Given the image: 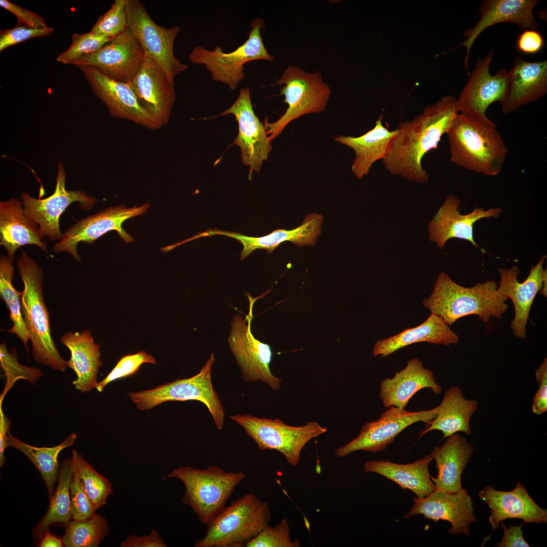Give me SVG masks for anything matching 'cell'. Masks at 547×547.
<instances>
[{
  "label": "cell",
  "instance_id": "1",
  "mask_svg": "<svg viewBox=\"0 0 547 547\" xmlns=\"http://www.w3.org/2000/svg\"><path fill=\"white\" fill-rule=\"evenodd\" d=\"M458 113L457 99L448 95L426 106L413 120L401 123L382 161L385 169L409 181L427 182L428 175L422 167V159L437 148Z\"/></svg>",
  "mask_w": 547,
  "mask_h": 547
},
{
  "label": "cell",
  "instance_id": "2",
  "mask_svg": "<svg viewBox=\"0 0 547 547\" xmlns=\"http://www.w3.org/2000/svg\"><path fill=\"white\" fill-rule=\"evenodd\" d=\"M447 135L453 163L488 176L501 172L508 149L492 121L458 113Z\"/></svg>",
  "mask_w": 547,
  "mask_h": 547
},
{
  "label": "cell",
  "instance_id": "3",
  "mask_svg": "<svg viewBox=\"0 0 547 547\" xmlns=\"http://www.w3.org/2000/svg\"><path fill=\"white\" fill-rule=\"evenodd\" d=\"M507 299L498 291L494 280L465 287L442 271L432 294L422 303L450 326L459 319L471 315L478 316L484 322L491 317L501 319L508 308Z\"/></svg>",
  "mask_w": 547,
  "mask_h": 547
},
{
  "label": "cell",
  "instance_id": "4",
  "mask_svg": "<svg viewBox=\"0 0 547 547\" xmlns=\"http://www.w3.org/2000/svg\"><path fill=\"white\" fill-rule=\"evenodd\" d=\"M17 266L24 285L21 310L33 358L36 363L64 372L66 361L60 355L51 335L49 313L43 294V270L24 251L17 259Z\"/></svg>",
  "mask_w": 547,
  "mask_h": 547
},
{
  "label": "cell",
  "instance_id": "5",
  "mask_svg": "<svg viewBox=\"0 0 547 547\" xmlns=\"http://www.w3.org/2000/svg\"><path fill=\"white\" fill-rule=\"evenodd\" d=\"M271 513L266 501L249 493L224 506L207 525L196 547H242L268 525Z\"/></svg>",
  "mask_w": 547,
  "mask_h": 547
},
{
  "label": "cell",
  "instance_id": "6",
  "mask_svg": "<svg viewBox=\"0 0 547 547\" xmlns=\"http://www.w3.org/2000/svg\"><path fill=\"white\" fill-rule=\"evenodd\" d=\"M245 477L243 472H227L218 466L204 470L181 466L162 480L176 478L181 481L185 487L181 501L191 507L201 523L207 525Z\"/></svg>",
  "mask_w": 547,
  "mask_h": 547
},
{
  "label": "cell",
  "instance_id": "7",
  "mask_svg": "<svg viewBox=\"0 0 547 547\" xmlns=\"http://www.w3.org/2000/svg\"><path fill=\"white\" fill-rule=\"evenodd\" d=\"M276 84L282 86L280 94L287 104L285 112L276 122L265 120L264 125L271 141L293 120L311 113L324 111L331 95L329 85L319 71L308 73L302 68L288 65Z\"/></svg>",
  "mask_w": 547,
  "mask_h": 547
},
{
  "label": "cell",
  "instance_id": "8",
  "mask_svg": "<svg viewBox=\"0 0 547 547\" xmlns=\"http://www.w3.org/2000/svg\"><path fill=\"white\" fill-rule=\"evenodd\" d=\"M264 25L262 18H254L250 23L248 38L232 51L225 52L220 46L213 50L196 46L189 55V59L193 64L203 65L213 80L235 90L245 77L244 65L246 63L255 60H274L262 40L261 30Z\"/></svg>",
  "mask_w": 547,
  "mask_h": 547
},
{
  "label": "cell",
  "instance_id": "9",
  "mask_svg": "<svg viewBox=\"0 0 547 547\" xmlns=\"http://www.w3.org/2000/svg\"><path fill=\"white\" fill-rule=\"evenodd\" d=\"M214 361L212 354L196 375L177 379L151 389L132 392L128 396L141 411L150 410L168 401H199L207 407L217 428L221 429L225 415L222 404L212 382L211 369Z\"/></svg>",
  "mask_w": 547,
  "mask_h": 547
},
{
  "label": "cell",
  "instance_id": "10",
  "mask_svg": "<svg viewBox=\"0 0 547 547\" xmlns=\"http://www.w3.org/2000/svg\"><path fill=\"white\" fill-rule=\"evenodd\" d=\"M245 430L261 450H275L281 453L287 462L295 466L300 461L302 450L311 440L327 429L315 421L302 426L286 424L279 419H268L249 414L229 417Z\"/></svg>",
  "mask_w": 547,
  "mask_h": 547
},
{
  "label": "cell",
  "instance_id": "11",
  "mask_svg": "<svg viewBox=\"0 0 547 547\" xmlns=\"http://www.w3.org/2000/svg\"><path fill=\"white\" fill-rule=\"evenodd\" d=\"M249 301V313L243 318L235 315L230 324L228 342L240 367L242 378L247 382L260 380L274 390L281 387L282 379L271 373L269 365L272 351L267 343L260 341L253 335L251 322L253 307L257 299L248 295Z\"/></svg>",
  "mask_w": 547,
  "mask_h": 547
},
{
  "label": "cell",
  "instance_id": "12",
  "mask_svg": "<svg viewBox=\"0 0 547 547\" xmlns=\"http://www.w3.org/2000/svg\"><path fill=\"white\" fill-rule=\"evenodd\" d=\"M128 26L140 42L146 55L163 69L174 83L176 75L185 71L187 65L175 55V39L180 27H165L150 17L143 4L138 0H127Z\"/></svg>",
  "mask_w": 547,
  "mask_h": 547
},
{
  "label": "cell",
  "instance_id": "13",
  "mask_svg": "<svg viewBox=\"0 0 547 547\" xmlns=\"http://www.w3.org/2000/svg\"><path fill=\"white\" fill-rule=\"evenodd\" d=\"M439 405L428 410L410 412L390 406L379 418L365 423L358 436L345 445L335 450L339 457L357 451L376 453L384 450L401 432L419 421L427 424L436 416Z\"/></svg>",
  "mask_w": 547,
  "mask_h": 547
},
{
  "label": "cell",
  "instance_id": "14",
  "mask_svg": "<svg viewBox=\"0 0 547 547\" xmlns=\"http://www.w3.org/2000/svg\"><path fill=\"white\" fill-rule=\"evenodd\" d=\"M66 173L63 164H58L56 187L53 193L44 199H35L27 192L21 194V202L26 213L37 223L44 238L60 241L63 233L60 229V216L72 203L77 202L83 209L88 210L96 202L95 198L82 190H67Z\"/></svg>",
  "mask_w": 547,
  "mask_h": 547
},
{
  "label": "cell",
  "instance_id": "15",
  "mask_svg": "<svg viewBox=\"0 0 547 547\" xmlns=\"http://www.w3.org/2000/svg\"><path fill=\"white\" fill-rule=\"evenodd\" d=\"M149 206V204L145 203L130 208L123 205L111 207L81 219L66 230L61 239L54 245L53 251L56 253L67 252L76 260L80 261L76 249L78 244H92L111 230L116 231L126 243L131 242L133 238L124 229L122 224L127 219L145 213Z\"/></svg>",
  "mask_w": 547,
  "mask_h": 547
},
{
  "label": "cell",
  "instance_id": "16",
  "mask_svg": "<svg viewBox=\"0 0 547 547\" xmlns=\"http://www.w3.org/2000/svg\"><path fill=\"white\" fill-rule=\"evenodd\" d=\"M493 49L475 64L471 75L457 99L459 113H467L485 121H489L486 110L493 103L504 101L510 88L509 71L499 69L494 75L490 73L489 66Z\"/></svg>",
  "mask_w": 547,
  "mask_h": 547
},
{
  "label": "cell",
  "instance_id": "17",
  "mask_svg": "<svg viewBox=\"0 0 547 547\" xmlns=\"http://www.w3.org/2000/svg\"><path fill=\"white\" fill-rule=\"evenodd\" d=\"M233 115L239 129L233 144L241 149L242 162L249 166L248 178L252 179L253 171H260L264 161L271 150V141L265 128L253 110L250 89L242 88L233 104L220 115Z\"/></svg>",
  "mask_w": 547,
  "mask_h": 547
},
{
  "label": "cell",
  "instance_id": "18",
  "mask_svg": "<svg viewBox=\"0 0 547 547\" xmlns=\"http://www.w3.org/2000/svg\"><path fill=\"white\" fill-rule=\"evenodd\" d=\"M145 56L140 42L128 27L101 48L84 55L73 65L92 66L113 80L129 83L140 68Z\"/></svg>",
  "mask_w": 547,
  "mask_h": 547
},
{
  "label": "cell",
  "instance_id": "19",
  "mask_svg": "<svg viewBox=\"0 0 547 547\" xmlns=\"http://www.w3.org/2000/svg\"><path fill=\"white\" fill-rule=\"evenodd\" d=\"M75 66L82 71L94 94L104 103L112 116L130 121L149 129L161 128L141 106L129 83L113 80L92 66Z\"/></svg>",
  "mask_w": 547,
  "mask_h": 547
},
{
  "label": "cell",
  "instance_id": "20",
  "mask_svg": "<svg viewBox=\"0 0 547 547\" xmlns=\"http://www.w3.org/2000/svg\"><path fill=\"white\" fill-rule=\"evenodd\" d=\"M411 510L403 518L422 515L437 522L448 521L451 525L448 532L452 535L469 536L471 524L477 521L471 496L465 489L456 492L437 489L427 497H415Z\"/></svg>",
  "mask_w": 547,
  "mask_h": 547
},
{
  "label": "cell",
  "instance_id": "21",
  "mask_svg": "<svg viewBox=\"0 0 547 547\" xmlns=\"http://www.w3.org/2000/svg\"><path fill=\"white\" fill-rule=\"evenodd\" d=\"M145 55L129 83L141 106L162 127L169 122L176 100L174 83L157 62Z\"/></svg>",
  "mask_w": 547,
  "mask_h": 547
},
{
  "label": "cell",
  "instance_id": "22",
  "mask_svg": "<svg viewBox=\"0 0 547 547\" xmlns=\"http://www.w3.org/2000/svg\"><path fill=\"white\" fill-rule=\"evenodd\" d=\"M538 0H484L479 9V20L473 27L463 31L465 40L458 47H464L466 53L464 67L470 76L468 64L472 46L478 36L486 29L499 23H515L522 29H536L538 23L533 11Z\"/></svg>",
  "mask_w": 547,
  "mask_h": 547
},
{
  "label": "cell",
  "instance_id": "23",
  "mask_svg": "<svg viewBox=\"0 0 547 547\" xmlns=\"http://www.w3.org/2000/svg\"><path fill=\"white\" fill-rule=\"evenodd\" d=\"M545 257L544 255L541 256L539 261L532 266L528 276L522 283L519 282L517 279L520 272L517 266L498 269L500 276L498 290L503 296L510 299L514 305L515 317L511 322V328L517 338L526 337V328L531 306L537 293L541 289L544 277L547 276L546 268H543Z\"/></svg>",
  "mask_w": 547,
  "mask_h": 547
},
{
  "label": "cell",
  "instance_id": "24",
  "mask_svg": "<svg viewBox=\"0 0 547 547\" xmlns=\"http://www.w3.org/2000/svg\"><path fill=\"white\" fill-rule=\"evenodd\" d=\"M323 221V215L313 213L306 215L301 224L296 228L290 230L278 229L262 237H249L240 232L210 228L198 233L193 236V239L218 235L233 238L243 245L240 259L244 260L256 249H263L270 254L279 245L287 241L300 247L313 246L321 234Z\"/></svg>",
  "mask_w": 547,
  "mask_h": 547
},
{
  "label": "cell",
  "instance_id": "25",
  "mask_svg": "<svg viewBox=\"0 0 547 547\" xmlns=\"http://www.w3.org/2000/svg\"><path fill=\"white\" fill-rule=\"evenodd\" d=\"M460 200L454 195L446 197L428 225L429 238L440 248L451 239L470 242L475 247L478 246L474 238V225L479 220L498 217L502 211L499 207L485 210L475 208L470 213L461 214L458 209Z\"/></svg>",
  "mask_w": 547,
  "mask_h": 547
},
{
  "label": "cell",
  "instance_id": "26",
  "mask_svg": "<svg viewBox=\"0 0 547 547\" xmlns=\"http://www.w3.org/2000/svg\"><path fill=\"white\" fill-rule=\"evenodd\" d=\"M479 496L491 510L489 522L493 531L498 528L500 522L507 519H521L523 524L547 523V510L536 504L519 482L509 491L487 486L479 492Z\"/></svg>",
  "mask_w": 547,
  "mask_h": 547
},
{
  "label": "cell",
  "instance_id": "27",
  "mask_svg": "<svg viewBox=\"0 0 547 547\" xmlns=\"http://www.w3.org/2000/svg\"><path fill=\"white\" fill-rule=\"evenodd\" d=\"M424 388H431L436 395L442 392L433 373L423 366L421 361L414 358L393 377L381 380L379 397L386 408L395 406L405 409L413 396Z\"/></svg>",
  "mask_w": 547,
  "mask_h": 547
},
{
  "label": "cell",
  "instance_id": "28",
  "mask_svg": "<svg viewBox=\"0 0 547 547\" xmlns=\"http://www.w3.org/2000/svg\"><path fill=\"white\" fill-rule=\"evenodd\" d=\"M37 223L26 213L21 201L12 198L0 203V244L7 256L14 258L15 253L25 245H36L44 251L47 244Z\"/></svg>",
  "mask_w": 547,
  "mask_h": 547
},
{
  "label": "cell",
  "instance_id": "29",
  "mask_svg": "<svg viewBox=\"0 0 547 547\" xmlns=\"http://www.w3.org/2000/svg\"><path fill=\"white\" fill-rule=\"evenodd\" d=\"M509 72L510 85L501 104L502 112L510 113L520 107L535 101L547 92V61L529 62L515 59Z\"/></svg>",
  "mask_w": 547,
  "mask_h": 547
},
{
  "label": "cell",
  "instance_id": "30",
  "mask_svg": "<svg viewBox=\"0 0 547 547\" xmlns=\"http://www.w3.org/2000/svg\"><path fill=\"white\" fill-rule=\"evenodd\" d=\"M61 342L69 350L70 358L66 361L67 367L76 374L72 381L76 389L82 393L95 388L97 374L102 364L99 346L90 332H68L60 338Z\"/></svg>",
  "mask_w": 547,
  "mask_h": 547
},
{
  "label": "cell",
  "instance_id": "31",
  "mask_svg": "<svg viewBox=\"0 0 547 547\" xmlns=\"http://www.w3.org/2000/svg\"><path fill=\"white\" fill-rule=\"evenodd\" d=\"M474 452V447L466 438L456 433L446 438L440 446L431 452L438 470L436 478L431 479L436 489L456 492L462 489L461 474Z\"/></svg>",
  "mask_w": 547,
  "mask_h": 547
},
{
  "label": "cell",
  "instance_id": "32",
  "mask_svg": "<svg viewBox=\"0 0 547 547\" xmlns=\"http://www.w3.org/2000/svg\"><path fill=\"white\" fill-rule=\"evenodd\" d=\"M382 116L376 121L375 126L358 137L339 135L334 140L354 150L355 157L351 171L358 179L368 174L372 165L385 158L392 140L397 134V129L389 130L383 126Z\"/></svg>",
  "mask_w": 547,
  "mask_h": 547
},
{
  "label": "cell",
  "instance_id": "33",
  "mask_svg": "<svg viewBox=\"0 0 547 547\" xmlns=\"http://www.w3.org/2000/svg\"><path fill=\"white\" fill-rule=\"evenodd\" d=\"M458 341V336L450 326L440 316L431 312L428 318L420 325L377 341L372 353L374 357L379 356L384 358L401 348L417 342H427L448 346L457 343Z\"/></svg>",
  "mask_w": 547,
  "mask_h": 547
},
{
  "label": "cell",
  "instance_id": "34",
  "mask_svg": "<svg viewBox=\"0 0 547 547\" xmlns=\"http://www.w3.org/2000/svg\"><path fill=\"white\" fill-rule=\"evenodd\" d=\"M478 408V402L467 399L458 386H452L445 391L435 417L427 424L419 437L432 431L441 432L442 439L458 432L470 435V420Z\"/></svg>",
  "mask_w": 547,
  "mask_h": 547
},
{
  "label": "cell",
  "instance_id": "35",
  "mask_svg": "<svg viewBox=\"0 0 547 547\" xmlns=\"http://www.w3.org/2000/svg\"><path fill=\"white\" fill-rule=\"evenodd\" d=\"M433 459L430 453L412 463L400 464L388 460H371L364 463L366 472L378 474L397 484L403 489H407L417 497L428 496L436 490L428 471Z\"/></svg>",
  "mask_w": 547,
  "mask_h": 547
},
{
  "label": "cell",
  "instance_id": "36",
  "mask_svg": "<svg viewBox=\"0 0 547 547\" xmlns=\"http://www.w3.org/2000/svg\"><path fill=\"white\" fill-rule=\"evenodd\" d=\"M76 435H69L60 444L53 447H38L26 444L17 439L9 432L7 446L14 447L23 453L33 464L42 476L51 498L54 492V485L58 480L59 471L58 457L63 449L71 446Z\"/></svg>",
  "mask_w": 547,
  "mask_h": 547
},
{
  "label": "cell",
  "instance_id": "37",
  "mask_svg": "<svg viewBox=\"0 0 547 547\" xmlns=\"http://www.w3.org/2000/svg\"><path fill=\"white\" fill-rule=\"evenodd\" d=\"M72 474L71 459H65L59 467L57 485L50 498L48 510L32 530L34 539H40L52 525L66 527L70 522L72 517L69 486Z\"/></svg>",
  "mask_w": 547,
  "mask_h": 547
},
{
  "label": "cell",
  "instance_id": "38",
  "mask_svg": "<svg viewBox=\"0 0 547 547\" xmlns=\"http://www.w3.org/2000/svg\"><path fill=\"white\" fill-rule=\"evenodd\" d=\"M13 261L8 256L3 255L0 258V294L9 309L10 320L13 323L12 328L5 331L18 337L28 351L29 336L22 314L21 292L17 291L12 284L14 275Z\"/></svg>",
  "mask_w": 547,
  "mask_h": 547
},
{
  "label": "cell",
  "instance_id": "39",
  "mask_svg": "<svg viewBox=\"0 0 547 547\" xmlns=\"http://www.w3.org/2000/svg\"><path fill=\"white\" fill-rule=\"evenodd\" d=\"M108 533V523L98 514L84 520L70 521L62 541L66 547H97Z\"/></svg>",
  "mask_w": 547,
  "mask_h": 547
},
{
  "label": "cell",
  "instance_id": "40",
  "mask_svg": "<svg viewBox=\"0 0 547 547\" xmlns=\"http://www.w3.org/2000/svg\"><path fill=\"white\" fill-rule=\"evenodd\" d=\"M82 487L95 510L106 503L112 491L110 482L98 473L75 450L72 452Z\"/></svg>",
  "mask_w": 547,
  "mask_h": 547
},
{
  "label": "cell",
  "instance_id": "41",
  "mask_svg": "<svg viewBox=\"0 0 547 547\" xmlns=\"http://www.w3.org/2000/svg\"><path fill=\"white\" fill-rule=\"evenodd\" d=\"M0 363L6 378L5 386L1 395L0 400H3L8 391L19 379H24L34 383L43 376L41 369L21 364L18 361V355L15 348L10 351L7 349L5 342L0 345Z\"/></svg>",
  "mask_w": 547,
  "mask_h": 547
},
{
  "label": "cell",
  "instance_id": "42",
  "mask_svg": "<svg viewBox=\"0 0 547 547\" xmlns=\"http://www.w3.org/2000/svg\"><path fill=\"white\" fill-rule=\"evenodd\" d=\"M114 38L97 35L91 31L82 34L74 33L70 46L58 55L56 60L64 64H73L82 57L100 49Z\"/></svg>",
  "mask_w": 547,
  "mask_h": 547
},
{
  "label": "cell",
  "instance_id": "43",
  "mask_svg": "<svg viewBox=\"0 0 547 547\" xmlns=\"http://www.w3.org/2000/svg\"><path fill=\"white\" fill-rule=\"evenodd\" d=\"M127 0H115L110 9L99 16L90 31L97 35L115 37L128 27Z\"/></svg>",
  "mask_w": 547,
  "mask_h": 547
},
{
  "label": "cell",
  "instance_id": "44",
  "mask_svg": "<svg viewBox=\"0 0 547 547\" xmlns=\"http://www.w3.org/2000/svg\"><path fill=\"white\" fill-rule=\"evenodd\" d=\"M290 528L287 519L283 518L275 527L268 525L263 528L255 537L247 542V547H299V540L292 539L290 536Z\"/></svg>",
  "mask_w": 547,
  "mask_h": 547
},
{
  "label": "cell",
  "instance_id": "45",
  "mask_svg": "<svg viewBox=\"0 0 547 547\" xmlns=\"http://www.w3.org/2000/svg\"><path fill=\"white\" fill-rule=\"evenodd\" d=\"M156 363L154 357L145 351H140L134 354L125 356L118 361L106 376L98 382L95 388L98 392H102L110 382L136 373L142 365L155 364Z\"/></svg>",
  "mask_w": 547,
  "mask_h": 547
},
{
  "label": "cell",
  "instance_id": "46",
  "mask_svg": "<svg viewBox=\"0 0 547 547\" xmlns=\"http://www.w3.org/2000/svg\"><path fill=\"white\" fill-rule=\"evenodd\" d=\"M71 459L73 474L69 490L72 517L73 520H84L96 514V510L82 487L75 462Z\"/></svg>",
  "mask_w": 547,
  "mask_h": 547
},
{
  "label": "cell",
  "instance_id": "47",
  "mask_svg": "<svg viewBox=\"0 0 547 547\" xmlns=\"http://www.w3.org/2000/svg\"><path fill=\"white\" fill-rule=\"evenodd\" d=\"M53 28L47 26L43 28H33L17 24L14 27L0 32V52L16 44L32 38L49 36Z\"/></svg>",
  "mask_w": 547,
  "mask_h": 547
},
{
  "label": "cell",
  "instance_id": "48",
  "mask_svg": "<svg viewBox=\"0 0 547 547\" xmlns=\"http://www.w3.org/2000/svg\"><path fill=\"white\" fill-rule=\"evenodd\" d=\"M0 6L17 18L18 25L33 28H43L48 26L44 18L40 15L8 0H0Z\"/></svg>",
  "mask_w": 547,
  "mask_h": 547
},
{
  "label": "cell",
  "instance_id": "49",
  "mask_svg": "<svg viewBox=\"0 0 547 547\" xmlns=\"http://www.w3.org/2000/svg\"><path fill=\"white\" fill-rule=\"evenodd\" d=\"M539 385L532 401V411L540 415L547 411V359L546 358L536 369L535 373Z\"/></svg>",
  "mask_w": 547,
  "mask_h": 547
},
{
  "label": "cell",
  "instance_id": "50",
  "mask_svg": "<svg viewBox=\"0 0 547 547\" xmlns=\"http://www.w3.org/2000/svg\"><path fill=\"white\" fill-rule=\"evenodd\" d=\"M542 35L535 29H525L516 42L517 50L523 53L533 55L540 52L544 45Z\"/></svg>",
  "mask_w": 547,
  "mask_h": 547
},
{
  "label": "cell",
  "instance_id": "51",
  "mask_svg": "<svg viewBox=\"0 0 547 547\" xmlns=\"http://www.w3.org/2000/svg\"><path fill=\"white\" fill-rule=\"evenodd\" d=\"M523 523L519 526H511L507 528L503 521L499 525L503 530V536L501 541L498 543L497 547H529L530 545L525 540L522 526Z\"/></svg>",
  "mask_w": 547,
  "mask_h": 547
},
{
  "label": "cell",
  "instance_id": "52",
  "mask_svg": "<svg viewBox=\"0 0 547 547\" xmlns=\"http://www.w3.org/2000/svg\"><path fill=\"white\" fill-rule=\"evenodd\" d=\"M121 547H166L164 540L157 530H152L149 535H132L120 543Z\"/></svg>",
  "mask_w": 547,
  "mask_h": 547
},
{
  "label": "cell",
  "instance_id": "53",
  "mask_svg": "<svg viewBox=\"0 0 547 547\" xmlns=\"http://www.w3.org/2000/svg\"><path fill=\"white\" fill-rule=\"evenodd\" d=\"M11 425V420L4 413L2 407V402H0V466L1 467L4 464L6 459L4 452L8 447L7 440L8 433Z\"/></svg>",
  "mask_w": 547,
  "mask_h": 547
},
{
  "label": "cell",
  "instance_id": "54",
  "mask_svg": "<svg viewBox=\"0 0 547 547\" xmlns=\"http://www.w3.org/2000/svg\"><path fill=\"white\" fill-rule=\"evenodd\" d=\"M39 547H62L64 546L62 539L51 534L49 529L47 530L40 538Z\"/></svg>",
  "mask_w": 547,
  "mask_h": 547
}]
</instances>
